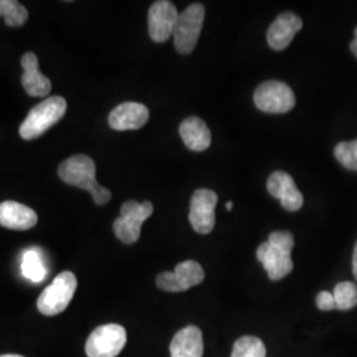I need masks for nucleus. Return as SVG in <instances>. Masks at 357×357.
<instances>
[{
    "instance_id": "obj_20",
    "label": "nucleus",
    "mask_w": 357,
    "mask_h": 357,
    "mask_svg": "<svg viewBox=\"0 0 357 357\" xmlns=\"http://www.w3.org/2000/svg\"><path fill=\"white\" fill-rule=\"evenodd\" d=\"M230 357H266V347L259 337L243 336L233 345Z\"/></svg>"
},
{
    "instance_id": "obj_18",
    "label": "nucleus",
    "mask_w": 357,
    "mask_h": 357,
    "mask_svg": "<svg viewBox=\"0 0 357 357\" xmlns=\"http://www.w3.org/2000/svg\"><path fill=\"white\" fill-rule=\"evenodd\" d=\"M178 134L184 144L193 153H203L212 142L211 131L203 119L190 116L178 126Z\"/></svg>"
},
{
    "instance_id": "obj_19",
    "label": "nucleus",
    "mask_w": 357,
    "mask_h": 357,
    "mask_svg": "<svg viewBox=\"0 0 357 357\" xmlns=\"http://www.w3.org/2000/svg\"><path fill=\"white\" fill-rule=\"evenodd\" d=\"M22 274L26 280L32 282H41L47 275V268L43 258L35 249H29L22 258Z\"/></svg>"
},
{
    "instance_id": "obj_14",
    "label": "nucleus",
    "mask_w": 357,
    "mask_h": 357,
    "mask_svg": "<svg viewBox=\"0 0 357 357\" xmlns=\"http://www.w3.org/2000/svg\"><path fill=\"white\" fill-rule=\"evenodd\" d=\"M149 118L150 112L143 103H121L109 114V125L115 131L138 130L149 122Z\"/></svg>"
},
{
    "instance_id": "obj_13",
    "label": "nucleus",
    "mask_w": 357,
    "mask_h": 357,
    "mask_svg": "<svg viewBox=\"0 0 357 357\" xmlns=\"http://www.w3.org/2000/svg\"><path fill=\"white\" fill-rule=\"evenodd\" d=\"M302 19L293 13H283L275 17L268 26V44L274 51L286 50L293 41L295 35L302 29Z\"/></svg>"
},
{
    "instance_id": "obj_21",
    "label": "nucleus",
    "mask_w": 357,
    "mask_h": 357,
    "mask_svg": "<svg viewBox=\"0 0 357 357\" xmlns=\"http://www.w3.org/2000/svg\"><path fill=\"white\" fill-rule=\"evenodd\" d=\"M0 16L8 26H22L28 20V11L16 0H0Z\"/></svg>"
},
{
    "instance_id": "obj_11",
    "label": "nucleus",
    "mask_w": 357,
    "mask_h": 357,
    "mask_svg": "<svg viewBox=\"0 0 357 357\" xmlns=\"http://www.w3.org/2000/svg\"><path fill=\"white\" fill-rule=\"evenodd\" d=\"M178 13L172 1L158 0L149 10V33L155 43H165L174 35Z\"/></svg>"
},
{
    "instance_id": "obj_7",
    "label": "nucleus",
    "mask_w": 357,
    "mask_h": 357,
    "mask_svg": "<svg viewBox=\"0 0 357 357\" xmlns=\"http://www.w3.org/2000/svg\"><path fill=\"white\" fill-rule=\"evenodd\" d=\"M255 106L268 114H284L293 110L295 106V94L293 89L282 81L262 82L255 90Z\"/></svg>"
},
{
    "instance_id": "obj_9",
    "label": "nucleus",
    "mask_w": 357,
    "mask_h": 357,
    "mask_svg": "<svg viewBox=\"0 0 357 357\" xmlns=\"http://www.w3.org/2000/svg\"><path fill=\"white\" fill-rule=\"evenodd\" d=\"M203 266L196 261H183L174 271L160 273L156 278V286L167 293H183L204 281Z\"/></svg>"
},
{
    "instance_id": "obj_15",
    "label": "nucleus",
    "mask_w": 357,
    "mask_h": 357,
    "mask_svg": "<svg viewBox=\"0 0 357 357\" xmlns=\"http://www.w3.org/2000/svg\"><path fill=\"white\" fill-rule=\"evenodd\" d=\"M171 357H203V332L196 326H187L176 332L169 344Z\"/></svg>"
},
{
    "instance_id": "obj_4",
    "label": "nucleus",
    "mask_w": 357,
    "mask_h": 357,
    "mask_svg": "<svg viewBox=\"0 0 357 357\" xmlns=\"http://www.w3.org/2000/svg\"><path fill=\"white\" fill-rule=\"evenodd\" d=\"M77 289L76 275L72 271L59 274L54 281L40 294L38 299V311L45 317L61 314L72 302Z\"/></svg>"
},
{
    "instance_id": "obj_10",
    "label": "nucleus",
    "mask_w": 357,
    "mask_h": 357,
    "mask_svg": "<svg viewBox=\"0 0 357 357\" xmlns=\"http://www.w3.org/2000/svg\"><path fill=\"white\" fill-rule=\"evenodd\" d=\"M218 196L215 191L208 188H199L193 192L190 204V222L192 228L199 234L211 233L215 224V209H216Z\"/></svg>"
},
{
    "instance_id": "obj_1",
    "label": "nucleus",
    "mask_w": 357,
    "mask_h": 357,
    "mask_svg": "<svg viewBox=\"0 0 357 357\" xmlns=\"http://www.w3.org/2000/svg\"><path fill=\"white\" fill-rule=\"evenodd\" d=\"M294 236L290 231H273L266 243H261L257 249V258L262 264L271 281H281L294 268L291 250Z\"/></svg>"
},
{
    "instance_id": "obj_25",
    "label": "nucleus",
    "mask_w": 357,
    "mask_h": 357,
    "mask_svg": "<svg viewBox=\"0 0 357 357\" xmlns=\"http://www.w3.org/2000/svg\"><path fill=\"white\" fill-rule=\"evenodd\" d=\"M352 270H354V275L357 281V243L355 245V250H354V257H352Z\"/></svg>"
},
{
    "instance_id": "obj_22",
    "label": "nucleus",
    "mask_w": 357,
    "mask_h": 357,
    "mask_svg": "<svg viewBox=\"0 0 357 357\" xmlns=\"http://www.w3.org/2000/svg\"><path fill=\"white\" fill-rule=\"evenodd\" d=\"M336 310L348 311L357 306V284L354 282H340L333 289Z\"/></svg>"
},
{
    "instance_id": "obj_12",
    "label": "nucleus",
    "mask_w": 357,
    "mask_h": 357,
    "mask_svg": "<svg viewBox=\"0 0 357 357\" xmlns=\"http://www.w3.org/2000/svg\"><path fill=\"white\" fill-rule=\"evenodd\" d=\"M268 193L281 202L282 206L289 212H296L303 206V195L298 190L293 176L283 171L273 172L266 184Z\"/></svg>"
},
{
    "instance_id": "obj_8",
    "label": "nucleus",
    "mask_w": 357,
    "mask_h": 357,
    "mask_svg": "<svg viewBox=\"0 0 357 357\" xmlns=\"http://www.w3.org/2000/svg\"><path fill=\"white\" fill-rule=\"evenodd\" d=\"M128 342L126 330L119 324H103L90 333L85 352L88 357H116Z\"/></svg>"
},
{
    "instance_id": "obj_17",
    "label": "nucleus",
    "mask_w": 357,
    "mask_h": 357,
    "mask_svg": "<svg viewBox=\"0 0 357 357\" xmlns=\"http://www.w3.org/2000/svg\"><path fill=\"white\" fill-rule=\"evenodd\" d=\"M22 66L24 73L22 76V85L31 97H45L52 89L51 79L38 72V56L33 52H26L22 57Z\"/></svg>"
},
{
    "instance_id": "obj_3",
    "label": "nucleus",
    "mask_w": 357,
    "mask_h": 357,
    "mask_svg": "<svg viewBox=\"0 0 357 357\" xmlns=\"http://www.w3.org/2000/svg\"><path fill=\"white\" fill-rule=\"evenodd\" d=\"M66 112V101L63 97L54 96L38 103L26 115L19 128L20 137L26 141H32L41 137L47 130L54 126Z\"/></svg>"
},
{
    "instance_id": "obj_24",
    "label": "nucleus",
    "mask_w": 357,
    "mask_h": 357,
    "mask_svg": "<svg viewBox=\"0 0 357 357\" xmlns=\"http://www.w3.org/2000/svg\"><path fill=\"white\" fill-rule=\"evenodd\" d=\"M317 306H318L320 311L336 310V303H335L333 294L330 293V291H320L317 295Z\"/></svg>"
},
{
    "instance_id": "obj_2",
    "label": "nucleus",
    "mask_w": 357,
    "mask_h": 357,
    "mask_svg": "<svg viewBox=\"0 0 357 357\" xmlns=\"http://www.w3.org/2000/svg\"><path fill=\"white\" fill-rule=\"evenodd\" d=\"M59 176L69 185L89 192L97 205L107 204L112 192L98 184L96 178V163L86 155H73L59 166Z\"/></svg>"
},
{
    "instance_id": "obj_5",
    "label": "nucleus",
    "mask_w": 357,
    "mask_h": 357,
    "mask_svg": "<svg viewBox=\"0 0 357 357\" xmlns=\"http://www.w3.org/2000/svg\"><path fill=\"white\" fill-rule=\"evenodd\" d=\"M205 8L202 3H193L178 13L174 29L175 48L180 54H190L195 51L204 24Z\"/></svg>"
},
{
    "instance_id": "obj_27",
    "label": "nucleus",
    "mask_w": 357,
    "mask_h": 357,
    "mask_svg": "<svg viewBox=\"0 0 357 357\" xmlns=\"http://www.w3.org/2000/svg\"><path fill=\"white\" fill-rule=\"evenodd\" d=\"M225 206H227V211H228V212H230V211H231V209H233V203H231V202H228V203H227V205H225Z\"/></svg>"
},
{
    "instance_id": "obj_6",
    "label": "nucleus",
    "mask_w": 357,
    "mask_h": 357,
    "mask_svg": "<svg viewBox=\"0 0 357 357\" xmlns=\"http://www.w3.org/2000/svg\"><path fill=\"white\" fill-rule=\"evenodd\" d=\"M153 205L150 202L138 203L128 200L121 206V216L113 224L114 234L126 245L135 243L141 237L142 224L153 215Z\"/></svg>"
},
{
    "instance_id": "obj_26",
    "label": "nucleus",
    "mask_w": 357,
    "mask_h": 357,
    "mask_svg": "<svg viewBox=\"0 0 357 357\" xmlns=\"http://www.w3.org/2000/svg\"><path fill=\"white\" fill-rule=\"evenodd\" d=\"M349 47H351V51H352V53H354V54L357 57V26L356 29H355V38H354V41L351 43V45H349Z\"/></svg>"
},
{
    "instance_id": "obj_16",
    "label": "nucleus",
    "mask_w": 357,
    "mask_h": 357,
    "mask_svg": "<svg viewBox=\"0 0 357 357\" xmlns=\"http://www.w3.org/2000/svg\"><path fill=\"white\" fill-rule=\"evenodd\" d=\"M36 212L16 202H4L0 204V225L13 230H28L38 224Z\"/></svg>"
},
{
    "instance_id": "obj_28",
    "label": "nucleus",
    "mask_w": 357,
    "mask_h": 357,
    "mask_svg": "<svg viewBox=\"0 0 357 357\" xmlns=\"http://www.w3.org/2000/svg\"><path fill=\"white\" fill-rule=\"evenodd\" d=\"M0 357H24L20 356V355H1Z\"/></svg>"
},
{
    "instance_id": "obj_23",
    "label": "nucleus",
    "mask_w": 357,
    "mask_h": 357,
    "mask_svg": "<svg viewBox=\"0 0 357 357\" xmlns=\"http://www.w3.org/2000/svg\"><path fill=\"white\" fill-rule=\"evenodd\" d=\"M333 153L337 162L344 168L357 171V139L337 143Z\"/></svg>"
}]
</instances>
